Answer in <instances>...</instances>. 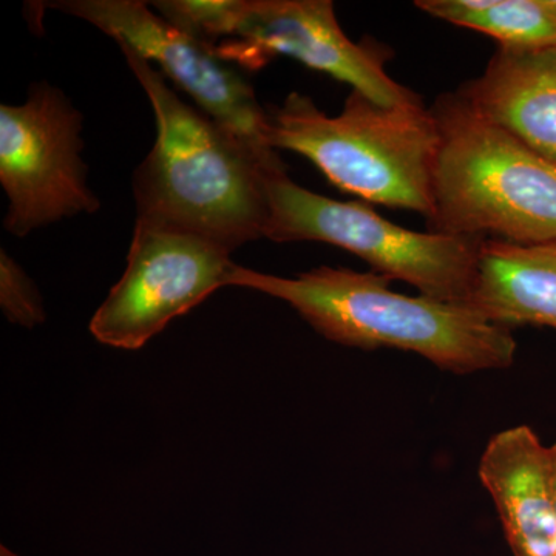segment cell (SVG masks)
<instances>
[{"instance_id": "10", "label": "cell", "mask_w": 556, "mask_h": 556, "mask_svg": "<svg viewBox=\"0 0 556 556\" xmlns=\"http://www.w3.org/2000/svg\"><path fill=\"white\" fill-rule=\"evenodd\" d=\"M514 556H556L551 452L527 426L490 439L478 467Z\"/></svg>"}, {"instance_id": "5", "label": "cell", "mask_w": 556, "mask_h": 556, "mask_svg": "<svg viewBox=\"0 0 556 556\" xmlns=\"http://www.w3.org/2000/svg\"><path fill=\"white\" fill-rule=\"evenodd\" d=\"M152 5L178 30L214 47L241 70L289 56L350 84L380 105L420 102L387 75L390 49L348 38L331 0H160Z\"/></svg>"}, {"instance_id": "15", "label": "cell", "mask_w": 556, "mask_h": 556, "mask_svg": "<svg viewBox=\"0 0 556 556\" xmlns=\"http://www.w3.org/2000/svg\"><path fill=\"white\" fill-rule=\"evenodd\" d=\"M548 452H551L552 489H554V503L556 515V442L554 445H551V447H548Z\"/></svg>"}, {"instance_id": "1", "label": "cell", "mask_w": 556, "mask_h": 556, "mask_svg": "<svg viewBox=\"0 0 556 556\" xmlns=\"http://www.w3.org/2000/svg\"><path fill=\"white\" fill-rule=\"evenodd\" d=\"M156 121V139L135 172L138 222L195 233L236 251L263 239L266 177L285 167L199 108L186 104L152 62L118 43Z\"/></svg>"}, {"instance_id": "6", "label": "cell", "mask_w": 556, "mask_h": 556, "mask_svg": "<svg viewBox=\"0 0 556 556\" xmlns=\"http://www.w3.org/2000/svg\"><path fill=\"white\" fill-rule=\"evenodd\" d=\"M266 203L263 239L334 244L420 295L470 305L485 239L401 228L368 204L327 199L295 185L285 167L266 177Z\"/></svg>"}, {"instance_id": "4", "label": "cell", "mask_w": 556, "mask_h": 556, "mask_svg": "<svg viewBox=\"0 0 556 556\" xmlns=\"http://www.w3.org/2000/svg\"><path fill=\"white\" fill-rule=\"evenodd\" d=\"M439 130L430 232L556 240V166L478 115L459 91L431 108Z\"/></svg>"}, {"instance_id": "12", "label": "cell", "mask_w": 556, "mask_h": 556, "mask_svg": "<svg viewBox=\"0 0 556 556\" xmlns=\"http://www.w3.org/2000/svg\"><path fill=\"white\" fill-rule=\"evenodd\" d=\"M470 306L510 331L519 327L556 331V240L482 241Z\"/></svg>"}, {"instance_id": "9", "label": "cell", "mask_w": 556, "mask_h": 556, "mask_svg": "<svg viewBox=\"0 0 556 556\" xmlns=\"http://www.w3.org/2000/svg\"><path fill=\"white\" fill-rule=\"evenodd\" d=\"M50 7L89 22L116 43L155 62L208 118L252 148L273 152L266 141V109L260 105L243 70L223 60L214 47L156 16L148 2L62 0Z\"/></svg>"}, {"instance_id": "8", "label": "cell", "mask_w": 556, "mask_h": 556, "mask_svg": "<svg viewBox=\"0 0 556 556\" xmlns=\"http://www.w3.org/2000/svg\"><path fill=\"white\" fill-rule=\"evenodd\" d=\"M232 251L215 241L138 222L127 268L94 316L90 332L102 345L139 350L174 318L228 287Z\"/></svg>"}, {"instance_id": "13", "label": "cell", "mask_w": 556, "mask_h": 556, "mask_svg": "<svg viewBox=\"0 0 556 556\" xmlns=\"http://www.w3.org/2000/svg\"><path fill=\"white\" fill-rule=\"evenodd\" d=\"M415 5L438 20L492 36L500 46L556 47V0H417Z\"/></svg>"}, {"instance_id": "7", "label": "cell", "mask_w": 556, "mask_h": 556, "mask_svg": "<svg viewBox=\"0 0 556 556\" xmlns=\"http://www.w3.org/2000/svg\"><path fill=\"white\" fill-rule=\"evenodd\" d=\"M83 116L62 91L33 87L22 105L0 108V185L9 199L5 230L25 237L100 207L87 188Z\"/></svg>"}, {"instance_id": "3", "label": "cell", "mask_w": 556, "mask_h": 556, "mask_svg": "<svg viewBox=\"0 0 556 556\" xmlns=\"http://www.w3.org/2000/svg\"><path fill=\"white\" fill-rule=\"evenodd\" d=\"M266 141L305 156L343 192L433 215L439 130L422 101L387 108L353 90L342 113L328 116L292 91L281 108L266 109Z\"/></svg>"}, {"instance_id": "2", "label": "cell", "mask_w": 556, "mask_h": 556, "mask_svg": "<svg viewBox=\"0 0 556 556\" xmlns=\"http://www.w3.org/2000/svg\"><path fill=\"white\" fill-rule=\"evenodd\" d=\"M390 281L382 274L329 266L287 278L236 265L228 287L283 300L339 345L408 351L455 375L514 365L518 345L510 329L497 327L470 305L401 294Z\"/></svg>"}, {"instance_id": "16", "label": "cell", "mask_w": 556, "mask_h": 556, "mask_svg": "<svg viewBox=\"0 0 556 556\" xmlns=\"http://www.w3.org/2000/svg\"><path fill=\"white\" fill-rule=\"evenodd\" d=\"M0 556H17V555L13 554V552L9 551V548H5L2 546V548H0Z\"/></svg>"}, {"instance_id": "14", "label": "cell", "mask_w": 556, "mask_h": 556, "mask_svg": "<svg viewBox=\"0 0 556 556\" xmlns=\"http://www.w3.org/2000/svg\"><path fill=\"white\" fill-rule=\"evenodd\" d=\"M0 306L11 324L22 328L33 329L46 321L38 288L5 251L0 254Z\"/></svg>"}, {"instance_id": "11", "label": "cell", "mask_w": 556, "mask_h": 556, "mask_svg": "<svg viewBox=\"0 0 556 556\" xmlns=\"http://www.w3.org/2000/svg\"><path fill=\"white\" fill-rule=\"evenodd\" d=\"M459 94L482 118L556 166V47L500 46L485 72Z\"/></svg>"}]
</instances>
